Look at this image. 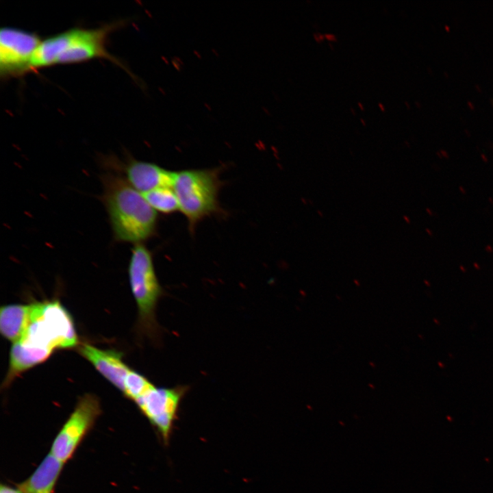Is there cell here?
I'll return each mask as SVG.
<instances>
[{"label": "cell", "instance_id": "obj_4", "mask_svg": "<svg viewBox=\"0 0 493 493\" xmlns=\"http://www.w3.org/2000/svg\"><path fill=\"white\" fill-rule=\"evenodd\" d=\"M128 275L138 312L141 332L153 342H159L160 327L155 310L164 292L157 277L152 253L143 243L134 244L128 266Z\"/></svg>", "mask_w": 493, "mask_h": 493}, {"label": "cell", "instance_id": "obj_7", "mask_svg": "<svg viewBox=\"0 0 493 493\" xmlns=\"http://www.w3.org/2000/svg\"><path fill=\"white\" fill-rule=\"evenodd\" d=\"M101 412L99 401L96 396L87 394L81 396L56 435L50 453L62 462H67Z\"/></svg>", "mask_w": 493, "mask_h": 493}, {"label": "cell", "instance_id": "obj_9", "mask_svg": "<svg viewBox=\"0 0 493 493\" xmlns=\"http://www.w3.org/2000/svg\"><path fill=\"white\" fill-rule=\"evenodd\" d=\"M79 353L118 389L124 391L125 380L131 370L123 362L120 353L113 350H102L88 344L79 348Z\"/></svg>", "mask_w": 493, "mask_h": 493}, {"label": "cell", "instance_id": "obj_12", "mask_svg": "<svg viewBox=\"0 0 493 493\" xmlns=\"http://www.w3.org/2000/svg\"><path fill=\"white\" fill-rule=\"evenodd\" d=\"M157 212L170 214L179 210V202L172 187H162L142 194Z\"/></svg>", "mask_w": 493, "mask_h": 493}, {"label": "cell", "instance_id": "obj_3", "mask_svg": "<svg viewBox=\"0 0 493 493\" xmlns=\"http://www.w3.org/2000/svg\"><path fill=\"white\" fill-rule=\"evenodd\" d=\"M220 172L219 167L175 172L172 188L191 233L205 218L223 212L218 201L219 191L223 184Z\"/></svg>", "mask_w": 493, "mask_h": 493}, {"label": "cell", "instance_id": "obj_2", "mask_svg": "<svg viewBox=\"0 0 493 493\" xmlns=\"http://www.w3.org/2000/svg\"><path fill=\"white\" fill-rule=\"evenodd\" d=\"M123 23L119 21L97 28L75 27L42 40L31 61V71L102 58L120 66L138 81V78L106 47L109 35Z\"/></svg>", "mask_w": 493, "mask_h": 493}, {"label": "cell", "instance_id": "obj_6", "mask_svg": "<svg viewBox=\"0 0 493 493\" xmlns=\"http://www.w3.org/2000/svg\"><path fill=\"white\" fill-rule=\"evenodd\" d=\"M42 39L34 32L17 27L0 30V77L3 80L29 73L33 55Z\"/></svg>", "mask_w": 493, "mask_h": 493}, {"label": "cell", "instance_id": "obj_5", "mask_svg": "<svg viewBox=\"0 0 493 493\" xmlns=\"http://www.w3.org/2000/svg\"><path fill=\"white\" fill-rule=\"evenodd\" d=\"M188 390L189 387L186 385L171 388L153 385L135 401L165 445L169 443L181 402Z\"/></svg>", "mask_w": 493, "mask_h": 493}, {"label": "cell", "instance_id": "obj_10", "mask_svg": "<svg viewBox=\"0 0 493 493\" xmlns=\"http://www.w3.org/2000/svg\"><path fill=\"white\" fill-rule=\"evenodd\" d=\"M64 462L49 453L33 474L18 484L21 493H53Z\"/></svg>", "mask_w": 493, "mask_h": 493}, {"label": "cell", "instance_id": "obj_8", "mask_svg": "<svg viewBox=\"0 0 493 493\" xmlns=\"http://www.w3.org/2000/svg\"><path fill=\"white\" fill-rule=\"evenodd\" d=\"M121 168L128 182L141 193L162 187H172L175 172L156 164L129 157Z\"/></svg>", "mask_w": 493, "mask_h": 493}, {"label": "cell", "instance_id": "obj_14", "mask_svg": "<svg viewBox=\"0 0 493 493\" xmlns=\"http://www.w3.org/2000/svg\"><path fill=\"white\" fill-rule=\"evenodd\" d=\"M0 493H21V491L17 488H13L8 485H1Z\"/></svg>", "mask_w": 493, "mask_h": 493}, {"label": "cell", "instance_id": "obj_1", "mask_svg": "<svg viewBox=\"0 0 493 493\" xmlns=\"http://www.w3.org/2000/svg\"><path fill=\"white\" fill-rule=\"evenodd\" d=\"M101 181V199L114 240L136 244L152 238L157 229V212L142 193L118 173H105Z\"/></svg>", "mask_w": 493, "mask_h": 493}, {"label": "cell", "instance_id": "obj_13", "mask_svg": "<svg viewBox=\"0 0 493 493\" xmlns=\"http://www.w3.org/2000/svg\"><path fill=\"white\" fill-rule=\"evenodd\" d=\"M153 384L145 377L130 370L125 380L124 394L127 397L136 401L145 394Z\"/></svg>", "mask_w": 493, "mask_h": 493}, {"label": "cell", "instance_id": "obj_15", "mask_svg": "<svg viewBox=\"0 0 493 493\" xmlns=\"http://www.w3.org/2000/svg\"><path fill=\"white\" fill-rule=\"evenodd\" d=\"M485 249L490 253H492L493 251L492 247L490 245L486 246Z\"/></svg>", "mask_w": 493, "mask_h": 493}, {"label": "cell", "instance_id": "obj_11", "mask_svg": "<svg viewBox=\"0 0 493 493\" xmlns=\"http://www.w3.org/2000/svg\"><path fill=\"white\" fill-rule=\"evenodd\" d=\"M31 311L32 303L2 306L0 309V331L2 336L13 344L18 342L30 323Z\"/></svg>", "mask_w": 493, "mask_h": 493}, {"label": "cell", "instance_id": "obj_16", "mask_svg": "<svg viewBox=\"0 0 493 493\" xmlns=\"http://www.w3.org/2000/svg\"><path fill=\"white\" fill-rule=\"evenodd\" d=\"M459 190H461L462 191V193H464V194L466 193L465 190H463V188H462V186L459 187Z\"/></svg>", "mask_w": 493, "mask_h": 493}]
</instances>
